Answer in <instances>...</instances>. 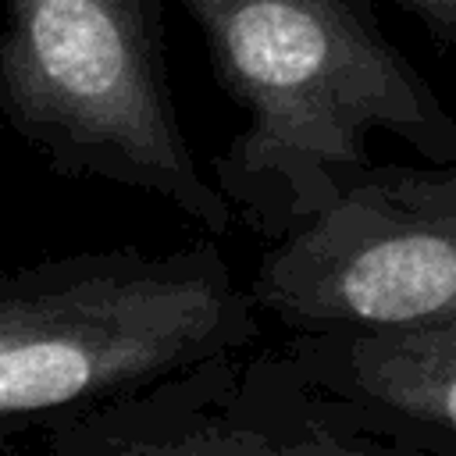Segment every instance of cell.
<instances>
[{
	"label": "cell",
	"instance_id": "cell-3",
	"mask_svg": "<svg viewBox=\"0 0 456 456\" xmlns=\"http://www.w3.org/2000/svg\"><path fill=\"white\" fill-rule=\"evenodd\" d=\"M0 114L61 175L150 192L210 235L235 221L178 125L160 0H4Z\"/></svg>",
	"mask_w": 456,
	"mask_h": 456
},
{
	"label": "cell",
	"instance_id": "cell-5",
	"mask_svg": "<svg viewBox=\"0 0 456 456\" xmlns=\"http://www.w3.org/2000/svg\"><path fill=\"white\" fill-rule=\"evenodd\" d=\"M86 456H420L317 392L278 349H242L110 399Z\"/></svg>",
	"mask_w": 456,
	"mask_h": 456
},
{
	"label": "cell",
	"instance_id": "cell-4",
	"mask_svg": "<svg viewBox=\"0 0 456 456\" xmlns=\"http://www.w3.org/2000/svg\"><path fill=\"white\" fill-rule=\"evenodd\" d=\"M249 292L289 335L456 321V164H367L281 239Z\"/></svg>",
	"mask_w": 456,
	"mask_h": 456
},
{
	"label": "cell",
	"instance_id": "cell-6",
	"mask_svg": "<svg viewBox=\"0 0 456 456\" xmlns=\"http://www.w3.org/2000/svg\"><path fill=\"white\" fill-rule=\"evenodd\" d=\"M278 353L388 442L420 456H456V321L285 335Z\"/></svg>",
	"mask_w": 456,
	"mask_h": 456
},
{
	"label": "cell",
	"instance_id": "cell-7",
	"mask_svg": "<svg viewBox=\"0 0 456 456\" xmlns=\"http://www.w3.org/2000/svg\"><path fill=\"white\" fill-rule=\"evenodd\" d=\"M413 18H420L442 43L456 50V0H395Z\"/></svg>",
	"mask_w": 456,
	"mask_h": 456
},
{
	"label": "cell",
	"instance_id": "cell-2",
	"mask_svg": "<svg viewBox=\"0 0 456 456\" xmlns=\"http://www.w3.org/2000/svg\"><path fill=\"white\" fill-rule=\"evenodd\" d=\"M260 335L249 281L210 239L0 271V417L110 403Z\"/></svg>",
	"mask_w": 456,
	"mask_h": 456
},
{
	"label": "cell",
	"instance_id": "cell-1",
	"mask_svg": "<svg viewBox=\"0 0 456 456\" xmlns=\"http://www.w3.org/2000/svg\"><path fill=\"white\" fill-rule=\"evenodd\" d=\"M207 39L221 89L246 110L210 178L267 242L317 214L370 139L395 135L456 164V114L385 39L363 0H178Z\"/></svg>",
	"mask_w": 456,
	"mask_h": 456
}]
</instances>
